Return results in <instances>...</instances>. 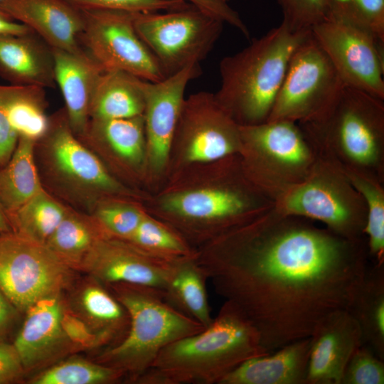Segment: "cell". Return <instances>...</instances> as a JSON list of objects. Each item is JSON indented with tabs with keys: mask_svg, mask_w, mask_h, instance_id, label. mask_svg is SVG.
<instances>
[{
	"mask_svg": "<svg viewBox=\"0 0 384 384\" xmlns=\"http://www.w3.org/2000/svg\"><path fill=\"white\" fill-rule=\"evenodd\" d=\"M196 260L269 353L346 310L370 263L366 238H343L274 206L198 249Z\"/></svg>",
	"mask_w": 384,
	"mask_h": 384,
	"instance_id": "1",
	"label": "cell"
},
{
	"mask_svg": "<svg viewBox=\"0 0 384 384\" xmlns=\"http://www.w3.org/2000/svg\"><path fill=\"white\" fill-rule=\"evenodd\" d=\"M195 250L274 206L247 176L238 154L170 175L143 203Z\"/></svg>",
	"mask_w": 384,
	"mask_h": 384,
	"instance_id": "2",
	"label": "cell"
},
{
	"mask_svg": "<svg viewBox=\"0 0 384 384\" xmlns=\"http://www.w3.org/2000/svg\"><path fill=\"white\" fill-rule=\"evenodd\" d=\"M267 353L250 321L224 301L208 326L163 348L134 383L219 384L245 361Z\"/></svg>",
	"mask_w": 384,
	"mask_h": 384,
	"instance_id": "3",
	"label": "cell"
},
{
	"mask_svg": "<svg viewBox=\"0 0 384 384\" xmlns=\"http://www.w3.org/2000/svg\"><path fill=\"white\" fill-rule=\"evenodd\" d=\"M310 33L292 31L281 23L220 60V85L214 95L238 125L267 121L289 59Z\"/></svg>",
	"mask_w": 384,
	"mask_h": 384,
	"instance_id": "4",
	"label": "cell"
},
{
	"mask_svg": "<svg viewBox=\"0 0 384 384\" xmlns=\"http://www.w3.org/2000/svg\"><path fill=\"white\" fill-rule=\"evenodd\" d=\"M49 117L48 130L34 148L44 189L67 206L90 214L106 198L144 203L149 193L135 191L116 179L73 132L64 108Z\"/></svg>",
	"mask_w": 384,
	"mask_h": 384,
	"instance_id": "5",
	"label": "cell"
},
{
	"mask_svg": "<svg viewBox=\"0 0 384 384\" xmlns=\"http://www.w3.org/2000/svg\"><path fill=\"white\" fill-rule=\"evenodd\" d=\"M298 124L318 154L384 181V100L344 85L321 115Z\"/></svg>",
	"mask_w": 384,
	"mask_h": 384,
	"instance_id": "6",
	"label": "cell"
},
{
	"mask_svg": "<svg viewBox=\"0 0 384 384\" xmlns=\"http://www.w3.org/2000/svg\"><path fill=\"white\" fill-rule=\"evenodd\" d=\"M106 286L127 311L129 328L96 361L122 372L129 381L135 383L166 346L205 328L171 306L161 290L127 283Z\"/></svg>",
	"mask_w": 384,
	"mask_h": 384,
	"instance_id": "7",
	"label": "cell"
},
{
	"mask_svg": "<svg viewBox=\"0 0 384 384\" xmlns=\"http://www.w3.org/2000/svg\"><path fill=\"white\" fill-rule=\"evenodd\" d=\"M238 155L249 178L274 203L302 182L317 151L298 123L274 120L240 126Z\"/></svg>",
	"mask_w": 384,
	"mask_h": 384,
	"instance_id": "8",
	"label": "cell"
},
{
	"mask_svg": "<svg viewBox=\"0 0 384 384\" xmlns=\"http://www.w3.org/2000/svg\"><path fill=\"white\" fill-rule=\"evenodd\" d=\"M274 207L314 220L343 238H366L363 198L343 169L319 154L305 179L277 200Z\"/></svg>",
	"mask_w": 384,
	"mask_h": 384,
	"instance_id": "9",
	"label": "cell"
},
{
	"mask_svg": "<svg viewBox=\"0 0 384 384\" xmlns=\"http://www.w3.org/2000/svg\"><path fill=\"white\" fill-rule=\"evenodd\" d=\"M224 23L188 4L164 13H134V28L166 77L200 64L220 36Z\"/></svg>",
	"mask_w": 384,
	"mask_h": 384,
	"instance_id": "10",
	"label": "cell"
},
{
	"mask_svg": "<svg viewBox=\"0 0 384 384\" xmlns=\"http://www.w3.org/2000/svg\"><path fill=\"white\" fill-rule=\"evenodd\" d=\"M75 272L45 244L14 232L0 234V292L23 314L38 301L64 294Z\"/></svg>",
	"mask_w": 384,
	"mask_h": 384,
	"instance_id": "11",
	"label": "cell"
},
{
	"mask_svg": "<svg viewBox=\"0 0 384 384\" xmlns=\"http://www.w3.org/2000/svg\"><path fill=\"white\" fill-rule=\"evenodd\" d=\"M240 145V125L220 105L214 93L191 94L185 97L179 114L170 149L168 177L192 165L238 154Z\"/></svg>",
	"mask_w": 384,
	"mask_h": 384,
	"instance_id": "12",
	"label": "cell"
},
{
	"mask_svg": "<svg viewBox=\"0 0 384 384\" xmlns=\"http://www.w3.org/2000/svg\"><path fill=\"white\" fill-rule=\"evenodd\" d=\"M346 85L311 33L293 52L267 121H312Z\"/></svg>",
	"mask_w": 384,
	"mask_h": 384,
	"instance_id": "13",
	"label": "cell"
},
{
	"mask_svg": "<svg viewBox=\"0 0 384 384\" xmlns=\"http://www.w3.org/2000/svg\"><path fill=\"white\" fill-rule=\"evenodd\" d=\"M343 83L384 100V43L331 9L311 30Z\"/></svg>",
	"mask_w": 384,
	"mask_h": 384,
	"instance_id": "14",
	"label": "cell"
},
{
	"mask_svg": "<svg viewBox=\"0 0 384 384\" xmlns=\"http://www.w3.org/2000/svg\"><path fill=\"white\" fill-rule=\"evenodd\" d=\"M81 12L80 45L105 70H123L149 82L166 78L134 28V13L117 9Z\"/></svg>",
	"mask_w": 384,
	"mask_h": 384,
	"instance_id": "15",
	"label": "cell"
},
{
	"mask_svg": "<svg viewBox=\"0 0 384 384\" xmlns=\"http://www.w3.org/2000/svg\"><path fill=\"white\" fill-rule=\"evenodd\" d=\"M201 74L200 64L191 65L159 82L144 80V133L146 191L160 189L168 177L171 145L189 82Z\"/></svg>",
	"mask_w": 384,
	"mask_h": 384,
	"instance_id": "16",
	"label": "cell"
},
{
	"mask_svg": "<svg viewBox=\"0 0 384 384\" xmlns=\"http://www.w3.org/2000/svg\"><path fill=\"white\" fill-rule=\"evenodd\" d=\"M119 182L146 191V150L144 117L90 119L78 137Z\"/></svg>",
	"mask_w": 384,
	"mask_h": 384,
	"instance_id": "17",
	"label": "cell"
},
{
	"mask_svg": "<svg viewBox=\"0 0 384 384\" xmlns=\"http://www.w3.org/2000/svg\"><path fill=\"white\" fill-rule=\"evenodd\" d=\"M180 260L159 257L126 240L105 235L87 255L79 272L105 285L127 283L163 292Z\"/></svg>",
	"mask_w": 384,
	"mask_h": 384,
	"instance_id": "18",
	"label": "cell"
},
{
	"mask_svg": "<svg viewBox=\"0 0 384 384\" xmlns=\"http://www.w3.org/2000/svg\"><path fill=\"white\" fill-rule=\"evenodd\" d=\"M64 294L38 301L24 314L13 343L26 373L41 371L77 349L63 324Z\"/></svg>",
	"mask_w": 384,
	"mask_h": 384,
	"instance_id": "19",
	"label": "cell"
},
{
	"mask_svg": "<svg viewBox=\"0 0 384 384\" xmlns=\"http://www.w3.org/2000/svg\"><path fill=\"white\" fill-rule=\"evenodd\" d=\"M306 384H341L345 368L363 345L360 326L346 310L323 319L310 336Z\"/></svg>",
	"mask_w": 384,
	"mask_h": 384,
	"instance_id": "20",
	"label": "cell"
},
{
	"mask_svg": "<svg viewBox=\"0 0 384 384\" xmlns=\"http://www.w3.org/2000/svg\"><path fill=\"white\" fill-rule=\"evenodd\" d=\"M67 309L96 336L99 347L111 348L127 334L129 316L107 286L88 276L67 290Z\"/></svg>",
	"mask_w": 384,
	"mask_h": 384,
	"instance_id": "21",
	"label": "cell"
},
{
	"mask_svg": "<svg viewBox=\"0 0 384 384\" xmlns=\"http://www.w3.org/2000/svg\"><path fill=\"white\" fill-rule=\"evenodd\" d=\"M0 12L27 26L52 48H82V12L64 0H2Z\"/></svg>",
	"mask_w": 384,
	"mask_h": 384,
	"instance_id": "22",
	"label": "cell"
},
{
	"mask_svg": "<svg viewBox=\"0 0 384 384\" xmlns=\"http://www.w3.org/2000/svg\"><path fill=\"white\" fill-rule=\"evenodd\" d=\"M55 80L62 93L70 127L81 137L90 121V106L98 80L105 70L85 49L53 48Z\"/></svg>",
	"mask_w": 384,
	"mask_h": 384,
	"instance_id": "23",
	"label": "cell"
},
{
	"mask_svg": "<svg viewBox=\"0 0 384 384\" xmlns=\"http://www.w3.org/2000/svg\"><path fill=\"white\" fill-rule=\"evenodd\" d=\"M0 78L11 85L55 87L53 48L32 31L0 35Z\"/></svg>",
	"mask_w": 384,
	"mask_h": 384,
	"instance_id": "24",
	"label": "cell"
},
{
	"mask_svg": "<svg viewBox=\"0 0 384 384\" xmlns=\"http://www.w3.org/2000/svg\"><path fill=\"white\" fill-rule=\"evenodd\" d=\"M310 337L253 357L225 375L219 384H306Z\"/></svg>",
	"mask_w": 384,
	"mask_h": 384,
	"instance_id": "25",
	"label": "cell"
},
{
	"mask_svg": "<svg viewBox=\"0 0 384 384\" xmlns=\"http://www.w3.org/2000/svg\"><path fill=\"white\" fill-rule=\"evenodd\" d=\"M346 311L360 326L363 345L384 360V265L369 263Z\"/></svg>",
	"mask_w": 384,
	"mask_h": 384,
	"instance_id": "26",
	"label": "cell"
},
{
	"mask_svg": "<svg viewBox=\"0 0 384 384\" xmlns=\"http://www.w3.org/2000/svg\"><path fill=\"white\" fill-rule=\"evenodd\" d=\"M144 82L123 70H104L91 100L90 119L142 116L145 107Z\"/></svg>",
	"mask_w": 384,
	"mask_h": 384,
	"instance_id": "27",
	"label": "cell"
},
{
	"mask_svg": "<svg viewBox=\"0 0 384 384\" xmlns=\"http://www.w3.org/2000/svg\"><path fill=\"white\" fill-rule=\"evenodd\" d=\"M208 277L196 255L180 260L162 292L165 300L174 309L205 328L213 321L206 282Z\"/></svg>",
	"mask_w": 384,
	"mask_h": 384,
	"instance_id": "28",
	"label": "cell"
},
{
	"mask_svg": "<svg viewBox=\"0 0 384 384\" xmlns=\"http://www.w3.org/2000/svg\"><path fill=\"white\" fill-rule=\"evenodd\" d=\"M35 144L18 137L11 157L0 169V202L7 217L43 189L35 159Z\"/></svg>",
	"mask_w": 384,
	"mask_h": 384,
	"instance_id": "29",
	"label": "cell"
},
{
	"mask_svg": "<svg viewBox=\"0 0 384 384\" xmlns=\"http://www.w3.org/2000/svg\"><path fill=\"white\" fill-rule=\"evenodd\" d=\"M108 235L90 213L69 208L46 245L65 265L79 272L96 242Z\"/></svg>",
	"mask_w": 384,
	"mask_h": 384,
	"instance_id": "30",
	"label": "cell"
},
{
	"mask_svg": "<svg viewBox=\"0 0 384 384\" xmlns=\"http://www.w3.org/2000/svg\"><path fill=\"white\" fill-rule=\"evenodd\" d=\"M0 97L9 123L18 137L37 142L44 136L50 122L44 88L0 85Z\"/></svg>",
	"mask_w": 384,
	"mask_h": 384,
	"instance_id": "31",
	"label": "cell"
},
{
	"mask_svg": "<svg viewBox=\"0 0 384 384\" xmlns=\"http://www.w3.org/2000/svg\"><path fill=\"white\" fill-rule=\"evenodd\" d=\"M69 208L43 188L8 218L14 233L46 245Z\"/></svg>",
	"mask_w": 384,
	"mask_h": 384,
	"instance_id": "32",
	"label": "cell"
},
{
	"mask_svg": "<svg viewBox=\"0 0 384 384\" xmlns=\"http://www.w3.org/2000/svg\"><path fill=\"white\" fill-rule=\"evenodd\" d=\"M344 171L366 203L364 235L370 262L384 265V181L367 174Z\"/></svg>",
	"mask_w": 384,
	"mask_h": 384,
	"instance_id": "33",
	"label": "cell"
},
{
	"mask_svg": "<svg viewBox=\"0 0 384 384\" xmlns=\"http://www.w3.org/2000/svg\"><path fill=\"white\" fill-rule=\"evenodd\" d=\"M122 372L78 356L58 361L38 372L30 384H110L120 381Z\"/></svg>",
	"mask_w": 384,
	"mask_h": 384,
	"instance_id": "34",
	"label": "cell"
},
{
	"mask_svg": "<svg viewBox=\"0 0 384 384\" xmlns=\"http://www.w3.org/2000/svg\"><path fill=\"white\" fill-rule=\"evenodd\" d=\"M126 240L151 255L168 260L197 254L178 233L146 211L135 232Z\"/></svg>",
	"mask_w": 384,
	"mask_h": 384,
	"instance_id": "35",
	"label": "cell"
},
{
	"mask_svg": "<svg viewBox=\"0 0 384 384\" xmlns=\"http://www.w3.org/2000/svg\"><path fill=\"white\" fill-rule=\"evenodd\" d=\"M145 213L141 201L110 198L98 202L90 214L109 236L127 240L135 232Z\"/></svg>",
	"mask_w": 384,
	"mask_h": 384,
	"instance_id": "36",
	"label": "cell"
},
{
	"mask_svg": "<svg viewBox=\"0 0 384 384\" xmlns=\"http://www.w3.org/2000/svg\"><path fill=\"white\" fill-rule=\"evenodd\" d=\"M282 21L292 31H311L328 15L331 0H277Z\"/></svg>",
	"mask_w": 384,
	"mask_h": 384,
	"instance_id": "37",
	"label": "cell"
},
{
	"mask_svg": "<svg viewBox=\"0 0 384 384\" xmlns=\"http://www.w3.org/2000/svg\"><path fill=\"white\" fill-rule=\"evenodd\" d=\"M334 9L384 43V0H331Z\"/></svg>",
	"mask_w": 384,
	"mask_h": 384,
	"instance_id": "38",
	"label": "cell"
},
{
	"mask_svg": "<svg viewBox=\"0 0 384 384\" xmlns=\"http://www.w3.org/2000/svg\"><path fill=\"white\" fill-rule=\"evenodd\" d=\"M383 361L369 348L361 345L347 363L341 384H383Z\"/></svg>",
	"mask_w": 384,
	"mask_h": 384,
	"instance_id": "39",
	"label": "cell"
},
{
	"mask_svg": "<svg viewBox=\"0 0 384 384\" xmlns=\"http://www.w3.org/2000/svg\"><path fill=\"white\" fill-rule=\"evenodd\" d=\"M80 11L117 9L132 13L171 11L187 6L185 1L168 0H64Z\"/></svg>",
	"mask_w": 384,
	"mask_h": 384,
	"instance_id": "40",
	"label": "cell"
},
{
	"mask_svg": "<svg viewBox=\"0 0 384 384\" xmlns=\"http://www.w3.org/2000/svg\"><path fill=\"white\" fill-rule=\"evenodd\" d=\"M26 375L21 358L13 342H1L0 384L21 383Z\"/></svg>",
	"mask_w": 384,
	"mask_h": 384,
	"instance_id": "41",
	"label": "cell"
},
{
	"mask_svg": "<svg viewBox=\"0 0 384 384\" xmlns=\"http://www.w3.org/2000/svg\"><path fill=\"white\" fill-rule=\"evenodd\" d=\"M178 1V0H168ZM208 12L218 19L238 29L245 38H249L250 31L238 11L223 0H182Z\"/></svg>",
	"mask_w": 384,
	"mask_h": 384,
	"instance_id": "42",
	"label": "cell"
},
{
	"mask_svg": "<svg viewBox=\"0 0 384 384\" xmlns=\"http://www.w3.org/2000/svg\"><path fill=\"white\" fill-rule=\"evenodd\" d=\"M23 314L0 292V343L8 341Z\"/></svg>",
	"mask_w": 384,
	"mask_h": 384,
	"instance_id": "43",
	"label": "cell"
},
{
	"mask_svg": "<svg viewBox=\"0 0 384 384\" xmlns=\"http://www.w3.org/2000/svg\"><path fill=\"white\" fill-rule=\"evenodd\" d=\"M18 136L10 126L0 97V166H4L11 157Z\"/></svg>",
	"mask_w": 384,
	"mask_h": 384,
	"instance_id": "44",
	"label": "cell"
},
{
	"mask_svg": "<svg viewBox=\"0 0 384 384\" xmlns=\"http://www.w3.org/2000/svg\"><path fill=\"white\" fill-rule=\"evenodd\" d=\"M31 31L25 25L11 20L0 13V35L21 34Z\"/></svg>",
	"mask_w": 384,
	"mask_h": 384,
	"instance_id": "45",
	"label": "cell"
},
{
	"mask_svg": "<svg viewBox=\"0 0 384 384\" xmlns=\"http://www.w3.org/2000/svg\"><path fill=\"white\" fill-rule=\"evenodd\" d=\"M1 169V166H0ZM13 232L9 218L0 202V234Z\"/></svg>",
	"mask_w": 384,
	"mask_h": 384,
	"instance_id": "46",
	"label": "cell"
},
{
	"mask_svg": "<svg viewBox=\"0 0 384 384\" xmlns=\"http://www.w3.org/2000/svg\"><path fill=\"white\" fill-rule=\"evenodd\" d=\"M223 1H225V2H228L229 0H223Z\"/></svg>",
	"mask_w": 384,
	"mask_h": 384,
	"instance_id": "47",
	"label": "cell"
},
{
	"mask_svg": "<svg viewBox=\"0 0 384 384\" xmlns=\"http://www.w3.org/2000/svg\"><path fill=\"white\" fill-rule=\"evenodd\" d=\"M2 0H0V2ZM1 13V12H0Z\"/></svg>",
	"mask_w": 384,
	"mask_h": 384,
	"instance_id": "48",
	"label": "cell"
}]
</instances>
